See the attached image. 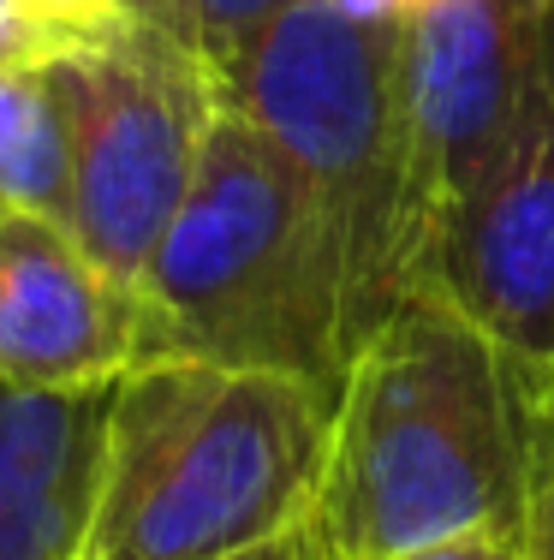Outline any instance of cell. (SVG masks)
Segmentation results:
<instances>
[{"label": "cell", "instance_id": "cell-5", "mask_svg": "<svg viewBox=\"0 0 554 560\" xmlns=\"http://www.w3.org/2000/svg\"><path fill=\"white\" fill-rule=\"evenodd\" d=\"M72 138L66 233L114 287H138L191 191L221 90L197 48L131 19L84 31L48 60Z\"/></svg>", "mask_w": 554, "mask_h": 560}, {"label": "cell", "instance_id": "cell-15", "mask_svg": "<svg viewBox=\"0 0 554 560\" xmlns=\"http://www.w3.org/2000/svg\"><path fill=\"white\" fill-rule=\"evenodd\" d=\"M24 7H36L48 24H60L66 36H84V31H96V24L120 19L114 0H24Z\"/></svg>", "mask_w": 554, "mask_h": 560}, {"label": "cell", "instance_id": "cell-13", "mask_svg": "<svg viewBox=\"0 0 554 560\" xmlns=\"http://www.w3.org/2000/svg\"><path fill=\"white\" fill-rule=\"evenodd\" d=\"M78 36H66L60 24H48L24 0H0V66H48L60 48H72Z\"/></svg>", "mask_w": 554, "mask_h": 560}, {"label": "cell", "instance_id": "cell-9", "mask_svg": "<svg viewBox=\"0 0 554 560\" xmlns=\"http://www.w3.org/2000/svg\"><path fill=\"white\" fill-rule=\"evenodd\" d=\"M114 382L24 388L0 376V560H78L96 506Z\"/></svg>", "mask_w": 554, "mask_h": 560}, {"label": "cell", "instance_id": "cell-17", "mask_svg": "<svg viewBox=\"0 0 554 560\" xmlns=\"http://www.w3.org/2000/svg\"><path fill=\"white\" fill-rule=\"evenodd\" d=\"M227 560H322V555H316V542H310V525H293V530H281V537L257 542V549H239Z\"/></svg>", "mask_w": 554, "mask_h": 560}, {"label": "cell", "instance_id": "cell-6", "mask_svg": "<svg viewBox=\"0 0 554 560\" xmlns=\"http://www.w3.org/2000/svg\"><path fill=\"white\" fill-rule=\"evenodd\" d=\"M400 102L412 162L417 262L447 209H459L554 72V0H393Z\"/></svg>", "mask_w": 554, "mask_h": 560}, {"label": "cell", "instance_id": "cell-3", "mask_svg": "<svg viewBox=\"0 0 554 560\" xmlns=\"http://www.w3.org/2000/svg\"><path fill=\"white\" fill-rule=\"evenodd\" d=\"M215 90L281 150L310 197L340 280V340L352 364L417 292L400 12L293 0Z\"/></svg>", "mask_w": 554, "mask_h": 560}, {"label": "cell", "instance_id": "cell-2", "mask_svg": "<svg viewBox=\"0 0 554 560\" xmlns=\"http://www.w3.org/2000/svg\"><path fill=\"white\" fill-rule=\"evenodd\" d=\"M328 423L334 394L281 370L131 364L114 382L78 560H227L305 525Z\"/></svg>", "mask_w": 554, "mask_h": 560}, {"label": "cell", "instance_id": "cell-8", "mask_svg": "<svg viewBox=\"0 0 554 560\" xmlns=\"http://www.w3.org/2000/svg\"><path fill=\"white\" fill-rule=\"evenodd\" d=\"M138 364V299L48 215L0 209V376L24 388L120 382Z\"/></svg>", "mask_w": 554, "mask_h": 560}, {"label": "cell", "instance_id": "cell-14", "mask_svg": "<svg viewBox=\"0 0 554 560\" xmlns=\"http://www.w3.org/2000/svg\"><path fill=\"white\" fill-rule=\"evenodd\" d=\"M114 12L131 24H150V31H167L191 48V0H114Z\"/></svg>", "mask_w": 554, "mask_h": 560}, {"label": "cell", "instance_id": "cell-1", "mask_svg": "<svg viewBox=\"0 0 554 560\" xmlns=\"http://www.w3.org/2000/svg\"><path fill=\"white\" fill-rule=\"evenodd\" d=\"M549 394L459 311L412 292L334 394L305 518L316 555L400 560L465 537H524Z\"/></svg>", "mask_w": 554, "mask_h": 560}, {"label": "cell", "instance_id": "cell-16", "mask_svg": "<svg viewBox=\"0 0 554 560\" xmlns=\"http://www.w3.org/2000/svg\"><path fill=\"white\" fill-rule=\"evenodd\" d=\"M400 560H524V537H465V542H441V549L400 555Z\"/></svg>", "mask_w": 554, "mask_h": 560}, {"label": "cell", "instance_id": "cell-11", "mask_svg": "<svg viewBox=\"0 0 554 560\" xmlns=\"http://www.w3.org/2000/svg\"><path fill=\"white\" fill-rule=\"evenodd\" d=\"M286 7L293 0H191V48L209 66V78L221 84Z\"/></svg>", "mask_w": 554, "mask_h": 560}, {"label": "cell", "instance_id": "cell-12", "mask_svg": "<svg viewBox=\"0 0 554 560\" xmlns=\"http://www.w3.org/2000/svg\"><path fill=\"white\" fill-rule=\"evenodd\" d=\"M524 560H554V394L537 423V465H531V506H524Z\"/></svg>", "mask_w": 554, "mask_h": 560}, {"label": "cell", "instance_id": "cell-10", "mask_svg": "<svg viewBox=\"0 0 554 560\" xmlns=\"http://www.w3.org/2000/svg\"><path fill=\"white\" fill-rule=\"evenodd\" d=\"M0 209L60 226L72 209V138L48 66H0Z\"/></svg>", "mask_w": 554, "mask_h": 560}, {"label": "cell", "instance_id": "cell-4", "mask_svg": "<svg viewBox=\"0 0 554 560\" xmlns=\"http://www.w3.org/2000/svg\"><path fill=\"white\" fill-rule=\"evenodd\" d=\"M131 299L138 364L197 358L281 370L322 394H340L346 382L340 280L316 209L281 150L227 102Z\"/></svg>", "mask_w": 554, "mask_h": 560}, {"label": "cell", "instance_id": "cell-7", "mask_svg": "<svg viewBox=\"0 0 554 560\" xmlns=\"http://www.w3.org/2000/svg\"><path fill=\"white\" fill-rule=\"evenodd\" d=\"M417 292L554 388V72L495 173L435 221Z\"/></svg>", "mask_w": 554, "mask_h": 560}]
</instances>
